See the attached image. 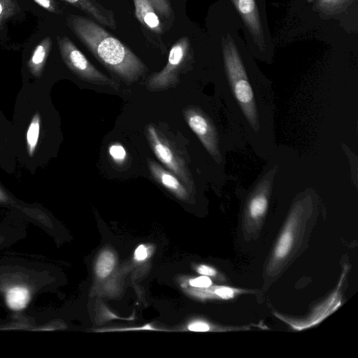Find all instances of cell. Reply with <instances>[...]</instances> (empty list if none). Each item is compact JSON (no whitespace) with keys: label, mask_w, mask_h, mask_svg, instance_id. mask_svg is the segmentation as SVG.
<instances>
[{"label":"cell","mask_w":358,"mask_h":358,"mask_svg":"<svg viewBox=\"0 0 358 358\" xmlns=\"http://www.w3.org/2000/svg\"><path fill=\"white\" fill-rule=\"evenodd\" d=\"M241 33L234 11L218 0L214 6L212 34L220 100L247 145L266 161L278 147L274 90Z\"/></svg>","instance_id":"1"},{"label":"cell","mask_w":358,"mask_h":358,"mask_svg":"<svg viewBox=\"0 0 358 358\" xmlns=\"http://www.w3.org/2000/svg\"><path fill=\"white\" fill-rule=\"evenodd\" d=\"M66 24L94 57L124 82H136L147 71L146 66L138 56L96 21L69 15Z\"/></svg>","instance_id":"2"},{"label":"cell","mask_w":358,"mask_h":358,"mask_svg":"<svg viewBox=\"0 0 358 358\" xmlns=\"http://www.w3.org/2000/svg\"><path fill=\"white\" fill-rule=\"evenodd\" d=\"M318 201V196L312 188L295 194L285 224L265 266V284L275 280L297 256L308 234V227L317 217Z\"/></svg>","instance_id":"3"},{"label":"cell","mask_w":358,"mask_h":358,"mask_svg":"<svg viewBox=\"0 0 358 358\" xmlns=\"http://www.w3.org/2000/svg\"><path fill=\"white\" fill-rule=\"evenodd\" d=\"M237 15L245 43L252 56L266 64L274 59L275 48L268 27L266 0H221Z\"/></svg>","instance_id":"4"},{"label":"cell","mask_w":358,"mask_h":358,"mask_svg":"<svg viewBox=\"0 0 358 358\" xmlns=\"http://www.w3.org/2000/svg\"><path fill=\"white\" fill-rule=\"evenodd\" d=\"M299 1L303 14L313 22H336L348 31L357 32L358 0Z\"/></svg>","instance_id":"5"},{"label":"cell","mask_w":358,"mask_h":358,"mask_svg":"<svg viewBox=\"0 0 358 358\" xmlns=\"http://www.w3.org/2000/svg\"><path fill=\"white\" fill-rule=\"evenodd\" d=\"M145 134L157 158L180 180L189 191L192 192L194 189V181L187 163L180 150L151 124L146 127Z\"/></svg>","instance_id":"6"},{"label":"cell","mask_w":358,"mask_h":358,"mask_svg":"<svg viewBox=\"0 0 358 358\" xmlns=\"http://www.w3.org/2000/svg\"><path fill=\"white\" fill-rule=\"evenodd\" d=\"M194 59V52L189 37L180 38L171 47L164 68L159 72L152 73L148 79V89L162 90L174 86L178 81L180 71L193 64Z\"/></svg>","instance_id":"7"},{"label":"cell","mask_w":358,"mask_h":358,"mask_svg":"<svg viewBox=\"0 0 358 358\" xmlns=\"http://www.w3.org/2000/svg\"><path fill=\"white\" fill-rule=\"evenodd\" d=\"M61 57L66 66L79 78L96 85L119 88V83L99 71L67 36H57Z\"/></svg>","instance_id":"8"},{"label":"cell","mask_w":358,"mask_h":358,"mask_svg":"<svg viewBox=\"0 0 358 358\" xmlns=\"http://www.w3.org/2000/svg\"><path fill=\"white\" fill-rule=\"evenodd\" d=\"M135 16L140 22L145 38L157 48L166 50L162 41L164 27L160 16L148 0H133Z\"/></svg>","instance_id":"9"},{"label":"cell","mask_w":358,"mask_h":358,"mask_svg":"<svg viewBox=\"0 0 358 358\" xmlns=\"http://www.w3.org/2000/svg\"><path fill=\"white\" fill-rule=\"evenodd\" d=\"M148 164L152 176L159 184L180 199L189 198L187 187L171 171L164 169L151 159H148Z\"/></svg>","instance_id":"10"},{"label":"cell","mask_w":358,"mask_h":358,"mask_svg":"<svg viewBox=\"0 0 358 358\" xmlns=\"http://www.w3.org/2000/svg\"><path fill=\"white\" fill-rule=\"evenodd\" d=\"M52 45V42L51 38L46 36L34 50L28 61V68L34 76H41L47 58L51 51Z\"/></svg>","instance_id":"11"},{"label":"cell","mask_w":358,"mask_h":358,"mask_svg":"<svg viewBox=\"0 0 358 358\" xmlns=\"http://www.w3.org/2000/svg\"><path fill=\"white\" fill-rule=\"evenodd\" d=\"M199 289H201L198 292L199 296L220 300H230L241 294L253 293L252 290L224 285H210L206 288Z\"/></svg>","instance_id":"12"},{"label":"cell","mask_w":358,"mask_h":358,"mask_svg":"<svg viewBox=\"0 0 358 358\" xmlns=\"http://www.w3.org/2000/svg\"><path fill=\"white\" fill-rule=\"evenodd\" d=\"M30 298L29 290L23 287L17 286L9 289L6 294V303L15 310L24 308Z\"/></svg>","instance_id":"13"},{"label":"cell","mask_w":358,"mask_h":358,"mask_svg":"<svg viewBox=\"0 0 358 358\" xmlns=\"http://www.w3.org/2000/svg\"><path fill=\"white\" fill-rule=\"evenodd\" d=\"M115 265V257L109 250L102 252L95 264V273L99 278H105L113 271Z\"/></svg>","instance_id":"14"},{"label":"cell","mask_w":358,"mask_h":358,"mask_svg":"<svg viewBox=\"0 0 358 358\" xmlns=\"http://www.w3.org/2000/svg\"><path fill=\"white\" fill-rule=\"evenodd\" d=\"M41 129L40 115L36 113L32 117L27 131V146L29 156H33L36 150Z\"/></svg>","instance_id":"15"},{"label":"cell","mask_w":358,"mask_h":358,"mask_svg":"<svg viewBox=\"0 0 358 358\" xmlns=\"http://www.w3.org/2000/svg\"><path fill=\"white\" fill-rule=\"evenodd\" d=\"M161 17L173 22L175 17L169 0H148Z\"/></svg>","instance_id":"16"},{"label":"cell","mask_w":358,"mask_h":358,"mask_svg":"<svg viewBox=\"0 0 358 358\" xmlns=\"http://www.w3.org/2000/svg\"><path fill=\"white\" fill-rule=\"evenodd\" d=\"M18 10L15 0H0V25L13 17Z\"/></svg>","instance_id":"17"},{"label":"cell","mask_w":358,"mask_h":358,"mask_svg":"<svg viewBox=\"0 0 358 358\" xmlns=\"http://www.w3.org/2000/svg\"><path fill=\"white\" fill-rule=\"evenodd\" d=\"M108 152L111 158L117 164H122L126 159V150L120 143H116L111 144L108 148Z\"/></svg>","instance_id":"18"},{"label":"cell","mask_w":358,"mask_h":358,"mask_svg":"<svg viewBox=\"0 0 358 358\" xmlns=\"http://www.w3.org/2000/svg\"><path fill=\"white\" fill-rule=\"evenodd\" d=\"M38 5L45 9L50 13L61 14L62 11L59 9L57 3L55 0H33Z\"/></svg>","instance_id":"19"},{"label":"cell","mask_w":358,"mask_h":358,"mask_svg":"<svg viewBox=\"0 0 358 358\" xmlns=\"http://www.w3.org/2000/svg\"><path fill=\"white\" fill-rule=\"evenodd\" d=\"M192 287L196 288H206L212 285L211 279L206 275H201L195 278L190 279L189 281Z\"/></svg>","instance_id":"20"},{"label":"cell","mask_w":358,"mask_h":358,"mask_svg":"<svg viewBox=\"0 0 358 358\" xmlns=\"http://www.w3.org/2000/svg\"><path fill=\"white\" fill-rule=\"evenodd\" d=\"M188 329L192 331H208L211 330L210 325L204 321L196 320L190 323L188 326Z\"/></svg>","instance_id":"21"},{"label":"cell","mask_w":358,"mask_h":358,"mask_svg":"<svg viewBox=\"0 0 358 358\" xmlns=\"http://www.w3.org/2000/svg\"><path fill=\"white\" fill-rule=\"evenodd\" d=\"M197 271L199 273L208 277H215L218 275L217 271L214 268L206 265H200L197 268Z\"/></svg>","instance_id":"22"},{"label":"cell","mask_w":358,"mask_h":358,"mask_svg":"<svg viewBox=\"0 0 358 358\" xmlns=\"http://www.w3.org/2000/svg\"><path fill=\"white\" fill-rule=\"evenodd\" d=\"M148 257L147 248L143 245H139L135 250L134 258L137 261H143Z\"/></svg>","instance_id":"23"},{"label":"cell","mask_w":358,"mask_h":358,"mask_svg":"<svg viewBox=\"0 0 358 358\" xmlns=\"http://www.w3.org/2000/svg\"><path fill=\"white\" fill-rule=\"evenodd\" d=\"M7 197L4 192L0 188V201H5Z\"/></svg>","instance_id":"24"}]
</instances>
